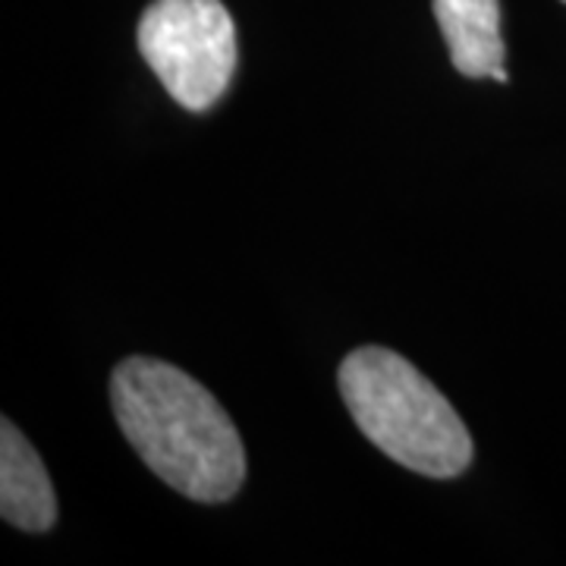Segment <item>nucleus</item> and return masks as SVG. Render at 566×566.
<instances>
[{"instance_id":"nucleus-1","label":"nucleus","mask_w":566,"mask_h":566,"mask_svg":"<svg viewBox=\"0 0 566 566\" xmlns=\"http://www.w3.org/2000/svg\"><path fill=\"white\" fill-rule=\"evenodd\" d=\"M111 406L126 441L164 485L223 504L245 482V450L223 406L177 365L133 356L111 375Z\"/></svg>"},{"instance_id":"nucleus-2","label":"nucleus","mask_w":566,"mask_h":566,"mask_svg":"<svg viewBox=\"0 0 566 566\" xmlns=\"http://www.w3.org/2000/svg\"><path fill=\"white\" fill-rule=\"evenodd\" d=\"M337 385L356 428L394 463L428 479H457L472 463V438L457 409L400 353L353 349Z\"/></svg>"},{"instance_id":"nucleus-3","label":"nucleus","mask_w":566,"mask_h":566,"mask_svg":"<svg viewBox=\"0 0 566 566\" xmlns=\"http://www.w3.org/2000/svg\"><path fill=\"white\" fill-rule=\"evenodd\" d=\"M136 41L174 102L205 114L237 73V25L221 0H151Z\"/></svg>"},{"instance_id":"nucleus-4","label":"nucleus","mask_w":566,"mask_h":566,"mask_svg":"<svg viewBox=\"0 0 566 566\" xmlns=\"http://www.w3.org/2000/svg\"><path fill=\"white\" fill-rule=\"evenodd\" d=\"M0 513L22 532H48L57 523V494L39 450L10 419L0 431Z\"/></svg>"},{"instance_id":"nucleus-5","label":"nucleus","mask_w":566,"mask_h":566,"mask_svg":"<svg viewBox=\"0 0 566 566\" xmlns=\"http://www.w3.org/2000/svg\"><path fill=\"white\" fill-rule=\"evenodd\" d=\"M431 7L457 73L469 80L510 82L497 0H431Z\"/></svg>"},{"instance_id":"nucleus-6","label":"nucleus","mask_w":566,"mask_h":566,"mask_svg":"<svg viewBox=\"0 0 566 566\" xmlns=\"http://www.w3.org/2000/svg\"><path fill=\"white\" fill-rule=\"evenodd\" d=\"M564 3H566V0H564Z\"/></svg>"}]
</instances>
